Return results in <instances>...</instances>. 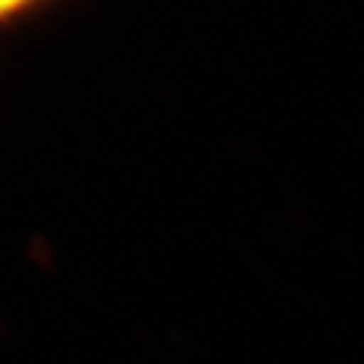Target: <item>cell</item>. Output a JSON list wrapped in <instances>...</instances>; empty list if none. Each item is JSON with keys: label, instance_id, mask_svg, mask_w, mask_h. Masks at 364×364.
<instances>
[{"label": "cell", "instance_id": "obj_1", "mask_svg": "<svg viewBox=\"0 0 364 364\" xmlns=\"http://www.w3.org/2000/svg\"><path fill=\"white\" fill-rule=\"evenodd\" d=\"M48 0H0V26L16 23L21 18H28L38 8H43Z\"/></svg>", "mask_w": 364, "mask_h": 364}]
</instances>
